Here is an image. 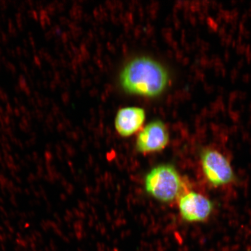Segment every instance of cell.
I'll return each instance as SVG.
<instances>
[{"mask_svg": "<svg viewBox=\"0 0 251 251\" xmlns=\"http://www.w3.org/2000/svg\"><path fill=\"white\" fill-rule=\"evenodd\" d=\"M146 112L137 106L121 108L115 119V127L121 136L128 137L142 129L146 121Z\"/></svg>", "mask_w": 251, "mask_h": 251, "instance_id": "6", "label": "cell"}, {"mask_svg": "<svg viewBox=\"0 0 251 251\" xmlns=\"http://www.w3.org/2000/svg\"><path fill=\"white\" fill-rule=\"evenodd\" d=\"M177 202L182 219L191 224L206 221L214 210V204L208 197L189 189L181 194Z\"/></svg>", "mask_w": 251, "mask_h": 251, "instance_id": "4", "label": "cell"}, {"mask_svg": "<svg viewBox=\"0 0 251 251\" xmlns=\"http://www.w3.org/2000/svg\"><path fill=\"white\" fill-rule=\"evenodd\" d=\"M169 82V75L164 66L149 56L131 59L119 75V83L125 92L149 98L161 95Z\"/></svg>", "mask_w": 251, "mask_h": 251, "instance_id": "1", "label": "cell"}, {"mask_svg": "<svg viewBox=\"0 0 251 251\" xmlns=\"http://www.w3.org/2000/svg\"><path fill=\"white\" fill-rule=\"evenodd\" d=\"M170 141L169 130L164 122L154 120L143 127L138 133L136 150L143 154L161 151Z\"/></svg>", "mask_w": 251, "mask_h": 251, "instance_id": "5", "label": "cell"}, {"mask_svg": "<svg viewBox=\"0 0 251 251\" xmlns=\"http://www.w3.org/2000/svg\"><path fill=\"white\" fill-rule=\"evenodd\" d=\"M200 159L203 177L210 186L224 187L235 181V176L231 163L219 150L205 147L201 150Z\"/></svg>", "mask_w": 251, "mask_h": 251, "instance_id": "3", "label": "cell"}, {"mask_svg": "<svg viewBox=\"0 0 251 251\" xmlns=\"http://www.w3.org/2000/svg\"><path fill=\"white\" fill-rule=\"evenodd\" d=\"M144 186L151 196L164 203L177 201L188 190L186 181L175 166L169 164L152 169L146 175Z\"/></svg>", "mask_w": 251, "mask_h": 251, "instance_id": "2", "label": "cell"}]
</instances>
